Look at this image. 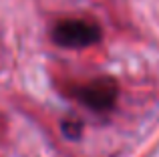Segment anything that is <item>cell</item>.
<instances>
[{"mask_svg":"<svg viewBox=\"0 0 159 157\" xmlns=\"http://www.w3.org/2000/svg\"><path fill=\"white\" fill-rule=\"evenodd\" d=\"M101 28L87 18H65L52 28V40L62 48H87L99 43Z\"/></svg>","mask_w":159,"mask_h":157,"instance_id":"6da1fadb","label":"cell"},{"mask_svg":"<svg viewBox=\"0 0 159 157\" xmlns=\"http://www.w3.org/2000/svg\"><path fill=\"white\" fill-rule=\"evenodd\" d=\"M117 95H119V85L111 77H99L89 81L87 85L79 87L75 91V97L85 107L93 111H107L115 105Z\"/></svg>","mask_w":159,"mask_h":157,"instance_id":"7a4b0ae2","label":"cell"}]
</instances>
